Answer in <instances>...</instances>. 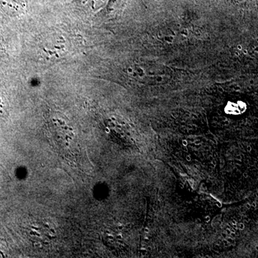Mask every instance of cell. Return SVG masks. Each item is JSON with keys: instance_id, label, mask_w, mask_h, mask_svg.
Returning <instances> with one entry per match:
<instances>
[{"instance_id": "obj_2", "label": "cell", "mask_w": 258, "mask_h": 258, "mask_svg": "<svg viewBox=\"0 0 258 258\" xmlns=\"http://www.w3.org/2000/svg\"><path fill=\"white\" fill-rule=\"evenodd\" d=\"M126 0H109L107 5V13L110 15H114L118 13L120 9L123 8Z\"/></svg>"}, {"instance_id": "obj_1", "label": "cell", "mask_w": 258, "mask_h": 258, "mask_svg": "<svg viewBox=\"0 0 258 258\" xmlns=\"http://www.w3.org/2000/svg\"><path fill=\"white\" fill-rule=\"evenodd\" d=\"M0 7L5 13L12 16L23 14L25 5L19 0H0Z\"/></svg>"}, {"instance_id": "obj_3", "label": "cell", "mask_w": 258, "mask_h": 258, "mask_svg": "<svg viewBox=\"0 0 258 258\" xmlns=\"http://www.w3.org/2000/svg\"><path fill=\"white\" fill-rule=\"evenodd\" d=\"M5 113L4 105H3V101L0 98V114H3Z\"/></svg>"}]
</instances>
